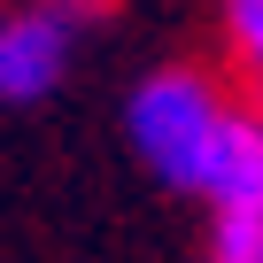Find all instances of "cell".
Returning a JSON list of instances; mask_svg holds the SVG:
<instances>
[{
    "label": "cell",
    "mask_w": 263,
    "mask_h": 263,
    "mask_svg": "<svg viewBox=\"0 0 263 263\" xmlns=\"http://www.w3.org/2000/svg\"><path fill=\"white\" fill-rule=\"evenodd\" d=\"M54 8H78V0H54Z\"/></svg>",
    "instance_id": "obj_6"
},
{
    "label": "cell",
    "mask_w": 263,
    "mask_h": 263,
    "mask_svg": "<svg viewBox=\"0 0 263 263\" xmlns=\"http://www.w3.org/2000/svg\"><path fill=\"white\" fill-rule=\"evenodd\" d=\"M201 201H217V209H263V108H224L217 147L201 163Z\"/></svg>",
    "instance_id": "obj_3"
},
{
    "label": "cell",
    "mask_w": 263,
    "mask_h": 263,
    "mask_svg": "<svg viewBox=\"0 0 263 263\" xmlns=\"http://www.w3.org/2000/svg\"><path fill=\"white\" fill-rule=\"evenodd\" d=\"M209 263H263V209H217Z\"/></svg>",
    "instance_id": "obj_4"
},
{
    "label": "cell",
    "mask_w": 263,
    "mask_h": 263,
    "mask_svg": "<svg viewBox=\"0 0 263 263\" xmlns=\"http://www.w3.org/2000/svg\"><path fill=\"white\" fill-rule=\"evenodd\" d=\"M224 93L201 78V70H147L124 101V140L171 194H201V163L217 147V124H224Z\"/></svg>",
    "instance_id": "obj_1"
},
{
    "label": "cell",
    "mask_w": 263,
    "mask_h": 263,
    "mask_svg": "<svg viewBox=\"0 0 263 263\" xmlns=\"http://www.w3.org/2000/svg\"><path fill=\"white\" fill-rule=\"evenodd\" d=\"M224 39L248 62V78L263 85V0H224Z\"/></svg>",
    "instance_id": "obj_5"
},
{
    "label": "cell",
    "mask_w": 263,
    "mask_h": 263,
    "mask_svg": "<svg viewBox=\"0 0 263 263\" xmlns=\"http://www.w3.org/2000/svg\"><path fill=\"white\" fill-rule=\"evenodd\" d=\"M78 62V8L31 0V8H0V108L47 101Z\"/></svg>",
    "instance_id": "obj_2"
}]
</instances>
